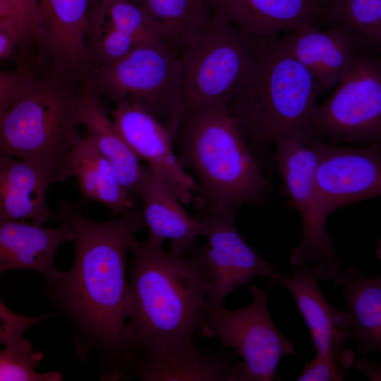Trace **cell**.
Returning a JSON list of instances; mask_svg holds the SVG:
<instances>
[{
  "label": "cell",
  "mask_w": 381,
  "mask_h": 381,
  "mask_svg": "<svg viewBox=\"0 0 381 381\" xmlns=\"http://www.w3.org/2000/svg\"><path fill=\"white\" fill-rule=\"evenodd\" d=\"M236 214L199 213L207 243L200 248L207 267L210 313L226 298L256 277H270L277 265L262 258L240 234Z\"/></svg>",
  "instance_id": "7c38bea8"
},
{
  "label": "cell",
  "mask_w": 381,
  "mask_h": 381,
  "mask_svg": "<svg viewBox=\"0 0 381 381\" xmlns=\"http://www.w3.org/2000/svg\"><path fill=\"white\" fill-rule=\"evenodd\" d=\"M1 18L8 19L12 21L18 30L15 16L11 8L4 0H0V19Z\"/></svg>",
  "instance_id": "836d02e7"
},
{
  "label": "cell",
  "mask_w": 381,
  "mask_h": 381,
  "mask_svg": "<svg viewBox=\"0 0 381 381\" xmlns=\"http://www.w3.org/2000/svg\"><path fill=\"white\" fill-rule=\"evenodd\" d=\"M281 37L286 49L324 92L336 85L358 57L375 54L353 35L338 28L321 30L309 25Z\"/></svg>",
  "instance_id": "ac0fdd59"
},
{
  "label": "cell",
  "mask_w": 381,
  "mask_h": 381,
  "mask_svg": "<svg viewBox=\"0 0 381 381\" xmlns=\"http://www.w3.org/2000/svg\"><path fill=\"white\" fill-rule=\"evenodd\" d=\"M44 355L31 349L6 348L0 351V381H60L59 372L39 373L36 367Z\"/></svg>",
  "instance_id": "4316f807"
},
{
  "label": "cell",
  "mask_w": 381,
  "mask_h": 381,
  "mask_svg": "<svg viewBox=\"0 0 381 381\" xmlns=\"http://www.w3.org/2000/svg\"><path fill=\"white\" fill-rule=\"evenodd\" d=\"M346 302L347 339L365 356L381 353V276L364 275L352 262L333 280Z\"/></svg>",
  "instance_id": "7402d4cb"
},
{
  "label": "cell",
  "mask_w": 381,
  "mask_h": 381,
  "mask_svg": "<svg viewBox=\"0 0 381 381\" xmlns=\"http://www.w3.org/2000/svg\"><path fill=\"white\" fill-rule=\"evenodd\" d=\"M92 1L38 0L32 37L54 66L83 79L90 68L85 28Z\"/></svg>",
  "instance_id": "e0dca14e"
},
{
  "label": "cell",
  "mask_w": 381,
  "mask_h": 381,
  "mask_svg": "<svg viewBox=\"0 0 381 381\" xmlns=\"http://www.w3.org/2000/svg\"><path fill=\"white\" fill-rule=\"evenodd\" d=\"M12 10L20 35V45L32 40L38 0H4Z\"/></svg>",
  "instance_id": "f1b7e54d"
},
{
  "label": "cell",
  "mask_w": 381,
  "mask_h": 381,
  "mask_svg": "<svg viewBox=\"0 0 381 381\" xmlns=\"http://www.w3.org/2000/svg\"><path fill=\"white\" fill-rule=\"evenodd\" d=\"M109 113L115 128L137 157L164 180L183 204L191 203L196 183L181 165L167 128L134 103L116 102Z\"/></svg>",
  "instance_id": "5bb4252c"
},
{
  "label": "cell",
  "mask_w": 381,
  "mask_h": 381,
  "mask_svg": "<svg viewBox=\"0 0 381 381\" xmlns=\"http://www.w3.org/2000/svg\"><path fill=\"white\" fill-rule=\"evenodd\" d=\"M319 26L345 30L371 52H381V0H318Z\"/></svg>",
  "instance_id": "d4e9b609"
},
{
  "label": "cell",
  "mask_w": 381,
  "mask_h": 381,
  "mask_svg": "<svg viewBox=\"0 0 381 381\" xmlns=\"http://www.w3.org/2000/svg\"><path fill=\"white\" fill-rule=\"evenodd\" d=\"M85 43L91 68L115 62L138 46L169 42L141 4L128 0H93L87 18Z\"/></svg>",
  "instance_id": "4fadbf2b"
},
{
  "label": "cell",
  "mask_w": 381,
  "mask_h": 381,
  "mask_svg": "<svg viewBox=\"0 0 381 381\" xmlns=\"http://www.w3.org/2000/svg\"><path fill=\"white\" fill-rule=\"evenodd\" d=\"M69 166L84 201L107 206L113 216L138 207L139 200L122 186L111 164L86 133L71 147Z\"/></svg>",
  "instance_id": "cb8c5ba5"
},
{
  "label": "cell",
  "mask_w": 381,
  "mask_h": 381,
  "mask_svg": "<svg viewBox=\"0 0 381 381\" xmlns=\"http://www.w3.org/2000/svg\"><path fill=\"white\" fill-rule=\"evenodd\" d=\"M316 154L314 185L327 221L335 211L381 195V143L364 146L308 143Z\"/></svg>",
  "instance_id": "8fae6325"
},
{
  "label": "cell",
  "mask_w": 381,
  "mask_h": 381,
  "mask_svg": "<svg viewBox=\"0 0 381 381\" xmlns=\"http://www.w3.org/2000/svg\"><path fill=\"white\" fill-rule=\"evenodd\" d=\"M344 369L334 361L315 356L306 363L298 381H341L345 380Z\"/></svg>",
  "instance_id": "f546056e"
},
{
  "label": "cell",
  "mask_w": 381,
  "mask_h": 381,
  "mask_svg": "<svg viewBox=\"0 0 381 381\" xmlns=\"http://www.w3.org/2000/svg\"><path fill=\"white\" fill-rule=\"evenodd\" d=\"M53 217L71 229L75 253L71 270L48 284L46 294L73 325L80 359L85 361L91 351L99 353V380H128L131 356L123 339L129 290L126 258L143 228L140 210L96 222L64 201Z\"/></svg>",
  "instance_id": "7a4b0ae2"
},
{
  "label": "cell",
  "mask_w": 381,
  "mask_h": 381,
  "mask_svg": "<svg viewBox=\"0 0 381 381\" xmlns=\"http://www.w3.org/2000/svg\"><path fill=\"white\" fill-rule=\"evenodd\" d=\"M127 320L123 339L131 356V377L144 381H188L202 368L194 334L207 326L209 290L200 248L188 256L167 251L163 243L135 237Z\"/></svg>",
  "instance_id": "6da1fadb"
},
{
  "label": "cell",
  "mask_w": 381,
  "mask_h": 381,
  "mask_svg": "<svg viewBox=\"0 0 381 381\" xmlns=\"http://www.w3.org/2000/svg\"><path fill=\"white\" fill-rule=\"evenodd\" d=\"M245 35L255 66L227 107L268 176L275 169L274 147L279 140H313V116L324 91L286 49L279 35Z\"/></svg>",
  "instance_id": "3957f363"
},
{
  "label": "cell",
  "mask_w": 381,
  "mask_h": 381,
  "mask_svg": "<svg viewBox=\"0 0 381 381\" xmlns=\"http://www.w3.org/2000/svg\"><path fill=\"white\" fill-rule=\"evenodd\" d=\"M79 78L54 66L39 75L25 71L24 78L0 116V155L47 161L68 169L69 154L80 138ZM72 176V175H71Z\"/></svg>",
  "instance_id": "5b68a950"
},
{
  "label": "cell",
  "mask_w": 381,
  "mask_h": 381,
  "mask_svg": "<svg viewBox=\"0 0 381 381\" xmlns=\"http://www.w3.org/2000/svg\"><path fill=\"white\" fill-rule=\"evenodd\" d=\"M272 286L249 284L252 301L237 310L222 307L210 311L207 325L217 334L223 350L231 349L243 361L234 364L228 381L281 380L277 368L285 356H296L293 344L276 327L268 309Z\"/></svg>",
  "instance_id": "9c48e42d"
},
{
  "label": "cell",
  "mask_w": 381,
  "mask_h": 381,
  "mask_svg": "<svg viewBox=\"0 0 381 381\" xmlns=\"http://www.w3.org/2000/svg\"><path fill=\"white\" fill-rule=\"evenodd\" d=\"M25 70L0 71V116L19 88Z\"/></svg>",
  "instance_id": "4dcf8cb0"
},
{
  "label": "cell",
  "mask_w": 381,
  "mask_h": 381,
  "mask_svg": "<svg viewBox=\"0 0 381 381\" xmlns=\"http://www.w3.org/2000/svg\"><path fill=\"white\" fill-rule=\"evenodd\" d=\"M212 13L240 31L255 36L279 35L319 26L318 0H207Z\"/></svg>",
  "instance_id": "44dd1931"
},
{
  "label": "cell",
  "mask_w": 381,
  "mask_h": 381,
  "mask_svg": "<svg viewBox=\"0 0 381 381\" xmlns=\"http://www.w3.org/2000/svg\"><path fill=\"white\" fill-rule=\"evenodd\" d=\"M18 32L8 19H0V60L8 57L17 45L20 44Z\"/></svg>",
  "instance_id": "1f68e13d"
},
{
  "label": "cell",
  "mask_w": 381,
  "mask_h": 381,
  "mask_svg": "<svg viewBox=\"0 0 381 381\" xmlns=\"http://www.w3.org/2000/svg\"><path fill=\"white\" fill-rule=\"evenodd\" d=\"M140 4L179 52L196 37L210 17L207 0H142Z\"/></svg>",
  "instance_id": "484cf974"
},
{
  "label": "cell",
  "mask_w": 381,
  "mask_h": 381,
  "mask_svg": "<svg viewBox=\"0 0 381 381\" xmlns=\"http://www.w3.org/2000/svg\"><path fill=\"white\" fill-rule=\"evenodd\" d=\"M73 240L67 224L50 229L25 221L0 219V277L7 271L26 269L39 272L49 284L64 273L54 264L57 250Z\"/></svg>",
  "instance_id": "d6986e66"
},
{
  "label": "cell",
  "mask_w": 381,
  "mask_h": 381,
  "mask_svg": "<svg viewBox=\"0 0 381 381\" xmlns=\"http://www.w3.org/2000/svg\"><path fill=\"white\" fill-rule=\"evenodd\" d=\"M332 95L317 105L313 140L330 145L381 143V56L358 57Z\"/></svg>",
  "instance_id": "30bf717a"
},
{
  "label": "cell",
  "mask_w": 381,
  "mask_h": 381,
  "mask_svg": "<svg viewBox=\"0 0 381 381\" xmlns=\"http://www.w3.org/2000/svg\"><path fill=\"white\" fill-rule=\"evenodd\" d=\"M174 144L194 176L199 213L236 214L270 202L273 186L226 106L186 108Z\"/></svg>",
  "instance_id": "277c9868"
},
{
  "label": "cell",
  "mask_w": 381,
  "mask_h": 381,
  "mask_svg": "<svg viewBox=\"0 0 381 381\" xmlns=\"http://www.w3.org/2000/svg\"><path fill=\"white\" fill-rule=\"evenodd\" d=\"M100 99L83 85L80 97V125L85 128V133L99 152L111 164L122 186L138 199L150 169L141 164L118 132Z\"/></svg>",
  "instance_id": "603a6c76"
},
{
  "label": "cell",
  "mask_w": 381,
  "mask_h": 381,
  "mask_svg": "<svg viewBox=\"0 0 381 381\" xmlns=\"http://www.w3.org/2000/svg\"><path fill=\"white\" fill-rule=\"evenodd\" d=\"M128 1H133V2L138 3V4H140L142 0H128Z\"/></svg>",
  "instance_id": "e575fe53"
},
{
  "label": "cell",
  "mask_w": 381,
  "mask_h": 381,
  "mask_svg": "<svg viewBox=\"0 0 381 381\" xmlns=\"http://www.w3.org/2000/svg\"><path fill=\"white\" fill-rule=\"evenodd\" d=\"M357 368L362 370L370 380H380V367L368 359L358 360Z\"/></svg>",
  "instance_id": "d6a6232c"
},
{
  "label": "cell",
  "mask_w": 381,
  "mask_h": 381,
  "mask_svg": "<svg viewBox=\"0 0 381 381\" xmlns=\"http://www.w3.org/2000/svg\"><path fill=\"white\" fill-rule=\"evenodd\" d=\"M50 315H21L7 308L0 301V343L6 348L22 350L32 349L30 342L24 339V333Z\"/></svg>",
  "instance_id": "83f0119b"
},
{
  "label": "cell",
  "mask_w": 381,
  "mask_h": 381,
  "mask_svg": "<svg viewBox=\"0 0 381 381\" xmlns=\"http://www.w3.org/2000/svg\"><path fill=\"white\" fill-rule=\"evenodd\" d=\"M292 296L308 329L316 356L349 368L355 352L346 346L347 321L320 291L317 279L307 270L286 276L274 272L270 277Z\"/></svg>",
  "instance_id": "9a60e30c"
},
{
  "label": "cell",
  "mask_w": 381,
  "mask_h": 381,
  "mask_svg": "<svg viewBox=\"0 0 381 381\" xmlns=\"http://www.w3.org/2000/svg\"><path fill=\"white\" fill-rule=\"evenodd\" d=\"M316 154L307 143L298 139L279 140L274 147V163L283 183L289 203L302 221L298 244L289 261L293 273L310 272L317 280H334L344 270L343 261L337 255L331 234L325 229L314 185Z\"/></svg>",
  "instance_id": "ba28073f"
},
{
  "label": "cell",
  "mask_w": 381,
  "mask_h": 381,
  "mask_svg": "<svg viewBox=\"0 0 381 381\" xmlns=\"http://www.w3.org/2000/svg\"><path fill=\"white\" fill-rule=\"evenodd\" d=\"M138 199L148 239L159 243L169 240V251L177 255L194 250L198 237L202 234L200 219L187 212L171 188L151 170L140 190Z\"/></svg>",
  "instance_id": "ffe728a7"
},
{
  "label": "cell",
  "mask_w": 381,
  "mask_h": 381,
  "mask_svg": "<svg viewBox=\"0 0 381 381\" xmlns=\"http://www.w3.org/2000/svg\"><path fill=\"white\" fill-rule=\"evenodd\" d=\"M70 176L68 169L53 162L0 155V219L48 222L54 216L47 203L48 189Z\"/></svg>",
  "instance_id": "2e32d148"
},
{
  "label": "cell",
  "mask_w": 381,
  "mask_h": 381,
  "mask_svg": "<svg viewBox=\"0 0 381 381\" xmlns=\"http://www.w3.org/2000/svg\"><path fill=\"white\" fill-rule=\"evenodd\" d=\"M83 85L114 103L139 105L157 119L174 140L186 105L179 52L169 43L142 44L115 62L91 68Z\"/></svg>",
  "instance_id": "8992f818"
},
{
  "label": "cell",
  "mask_w": 381,
  "mask_h": 381,
  "mask_svg": "<svg viewBox=\"0 0 381 381\" xmlns=\"http://www.w3.org/2000/svg\"><path fill=\"white\" fill-rule=\"evenodd\" d=\"M179 59L186 108L228 107L255 66L245 33L213 13L204 28L180 49Z\"/></svg>",
  "instance_id": "52a82bcc"
}]
</instances>
